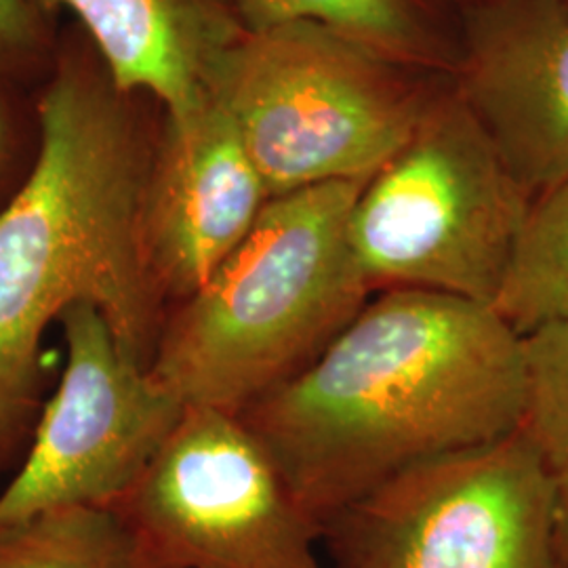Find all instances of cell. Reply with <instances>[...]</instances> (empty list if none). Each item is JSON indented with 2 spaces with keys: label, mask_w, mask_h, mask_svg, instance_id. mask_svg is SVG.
<instances>
[{
  "label": "cell",
  "mask_w": 568,
  "mask_h": 568,
  "mask_svg": "<svg viewBox=\"0 0 568 568\" xmlns=\"http://www.w3.org/2000/svg\"><path fill=\"white\" fill-rule=\"evenodd\" d=\"M525 394V335L493 305L392 288L239 417L325 532L406 469L520 429Z\"/></svg>",
  "instance_id": "1"
},
{
  "label": "cell",
  "mask_w": 568,
  "mask_h": 568,
  "mask_svg": "<svg viewBox=\"0 0 568 568\" xmlns=\"http://www.w3.org/2000/svg\"><path fill=\"white\" fill-rule=\"evenodd\" d=\"M102 61L63 55L39 105L41 142L0 206V474L42 406V339L77 304L95 305L122 347L152 365L166 305L143 244L154 145Z\"/></svg>",
  "instance_id": "2"
},
{
  "label": "cell",
  "mask_w": 568,
  "mask_h": 568,
  "mask_svg": "<svg viewBox=\"0 0 568 568\" xmlns=\"http://www.w3.org/2000/svg\"><path fill=\"white\" fill-rule=\"evenodd\" d=\"M365 182L274 196L187 300L169 307L150 371L185 408L239 415L302 373L373 297L349 217Z\"/></svg>",
  "instance_id": "3"
},
{
  "label": "cell",
  "mask_w": 568,
  "mask_h": 568,
  "mask_svg": "<svg viewBox=\"0 0 568 568\" xmlns=\"http://www.w3.org/2000/svg\"><path fill=\"white\" fill-rule=\"evenodd\" d=\"M398 61L339 30L286 21L244 30L211 93L236 124L270 199L335 182H366L426 114Z\"/></svg>",
  "instance_id": "4"
},
{
  "label": "cell",
  "mask_w": 568,
  "mask_h": 568,
  "mask_svg": "<svg viewBox=\"0 0 568 568\" xmlns=\"http://www.w3.org/2000/svg\"><path fill=\"white\" fill-rule=\"evenodd\" d=\"M528 206L464 100H440L361 187L349 241L373 295L419 288L495 305Z\"/></svg>",
  "instance_id": "5"
},
{
  "label": "cell",
  "mask_w": 568,
  "mask_h": 568,
  "mask_svg": "<svg viewBox=\"0 0 568 568\" xmlns=\"http://www.w3.org/2000/svg\"><path fill=\"white\" fill-rule=\"evenodd\" d=\"M331 568H565L556 499L527 434L410 467L339 511Z\"/></svg>",
  "instance_id": "6"
},
{
  "label": "cell",
  "mask_w": 568,
  "mask_h": 568,
  "mask_svg": "<svg viewBox=\"0 0 568 568\" xmlns=\"http://www.w3.org/2000/svg\"><path fill=\"white\" fill-rule=\"evenodd\" d=\"M114 508L166 568H325L321 528L234 413L183 408Z\"/></svg>",
  "instance_id": "7"
},
{
  "label": "cell",
  "mask_w": 568,
  "mask_h": 568,
  "mask_svg": "<svg viewBox=\"0 0 568 568\" xmlns=\"http://www.w3.org/2000/svg\"><path fill=\"white\" fill-rule=\"evenodd\" d=\"M60 326V382L0 488V530L55 509L119 506L185 408L122 347L95 305L68 307Z\"/></svg>",
  "instance_id": "8"
},
{
  "label": "cell",
  "mask_w": 568,
  "mask_h": 568,
  "mask_svg": "<svg viewBox=\"0 0 568 568\" xmlns=\"http://www.w3.org/2000/svg\"><path fill=\"white\" fill-rule=\"evenodd\" d=\"M270 192L222 102L166 116L143 203L152 281L169 307L187 300L260 220Z\"/></svg>",
  "instance_id": "9"
},
{
  "label": "cell",
  "mask_w": 568,
  "mask_h": 568,
  "mask_svg": "<svg viewBox=\"0 0 568 568\" xmlns=\"http://www.w3.org/2000/svg\"><path fill=\"white\" fill-rule=\"evenodd\" d=\"M459 98L530 201L567 182V7L480 0L467 23Z\"/></svg>",
  "instance_id": "10"
},
{
  "label": "cell",
  "mask_w": 568,
  "mask_h": 568,
  "mask_svg": "<svg viewBox=\"0 0 568 568\" xmlns=\"http://www.w3.org/2000/svg\"><path fill=\"white\" fill-rule=\"evenodd\" d=\"M65 9L91 37L114 84L152 93L166 116L211 95L215 72L244 23L230 0H37Z\"/></svg>",
  "instance_id": "11"
},
{
  "label": "cell",
  "mask_w": 568,
  "mask_h": 568,
  "mask_svg": "<svg viewBox=\"0 0 568 568\" xmlns=\"http://www.w3.org/2000/svg\"><path fill=\"white\" fill-rule=\"evenodd\" d=\"M0 568H166L116 508H68L0 530Z\"/></svg>",
  "instance_id": "12"
},
{
  "label": "cell",
  "mask_w": 568,
  "mask_h": 568,
  "mask_svg": "<svg viewBox=\"0 0 568 568\" xmlns=\"http://www.w3.org/2000/svg\"><path fill=\"white\" fill-rule=\"evenodd\" d=\"M493 307L520 335L568 323V180L530 201Z\"/></svg>",
  "instance_id": "13"
},
{
  "label": "cell",
  "mask_w": 568,
  "mask_h": 568,
  "mask_svg": "<svg viewBox=\"0 0 568 568\" xmlns=\"http://www.w3.org/2000/svg\"><path fill=\"white\" fill-rule=\"evenodd\" d=\"M527 394L520 429L548 471L556 499V548L568 568V323L525 335Z\"/></svg>",
  "instance_id": "14"
},
{
  "label": "cell",
  "mask_w": 568,
  "mask_h": 568,
  "mask_svg": "<svg viewBox=\"0 0 568 568\" xmlns=\"http://www.w3.org/2000/svg\"><path fill=\"white\" fill-rule=\"evenodd\" d=\"M246 30L286 21H314L365 42L387 60L429 55L424 28L408 0H230Z\"/></svg>",
  "instance_id": "15"
},
{
  "label": "cell",
  "mask_w": 568,
  "mask_h": 568,
  "mask_svg": "<svg viewBox=\"0 0 568 568\" xmlns=\"http://www.w3.org/2000/svg\"><path fill=\"white\" fill-rule=\"evenodd\" d=\"M39 37L41 28L30 0H0V58L34 49Z\"/></svg>",
  "instance_id": "16"
},
{
  "label": "cell",
  "mask_w": 568,
  "mask_h": 568,
  "mask_svg": "<svg viewBox=\"0 0 568 568\" xmlns=\"http://www.w3.org/2000/svg\"><path fill=\"white\" fill-rule=\"evenodd\" d=\"M2 159H4V121L0 112V169H2Z\"/></svg>",
  "instance_id": "17"
},
{
  "label": "cell",
  "mask_w": 568,
  "mask_h": 568,
  "mask_svg": "<svg viewBox=\"0 0 568 568\" xmlns=\"http://www.w3.org/2000/svg\"><path fill=\"white\" fill-rule=\"evenodd\" d=\"M560 2H562V4H565V7L568 9V0H560Z\"/></svg>",
  "instance_id": "18"
}]
</instances>
